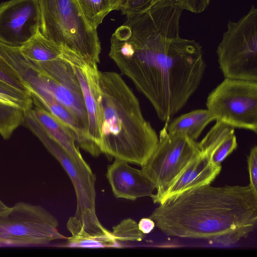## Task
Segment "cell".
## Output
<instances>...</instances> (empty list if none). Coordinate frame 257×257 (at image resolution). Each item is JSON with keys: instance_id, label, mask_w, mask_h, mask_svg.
<instances>
[{"instance_id": "5", "label": "cell", "mask_w": 257, "mask_h": 257, "mask_svg": "<svg viewBox=\"0 0 257 257\" xmlns=\"http://www.w3.org/2000/svg\"><path fill=\"white\" fill-rule=\"evenodd\" d=\"M216 53L225 78L257 81V9L254 5L238 21L228 22Z\"/></svg>"}, {"instance_id": "13", "label": "cell", "mask_w": 257, "mask_h": 257, "mask_svg": "<svg viewBox=\"0 0 257 257\" xmlns=\"http://www.w3.org/2000/svg\"><path fill=\"white\" fill-rule=\"evenodd\" d=\"M221 165L211 162L205 154L195 158L160 200L161 204L186 191L210 184L221 170Z\"/></svg>"}, {"instance_id": "22", "label": "cell", "mask_w": 257, "mask_h": 257, "mask_svg": "<svg viewBox=\"0 0 257 257\" xmlns=\"http://www.w3.org/2000/svg\"><path fill=\"white\" fill-rule=\"evenodd\" d=\"M111 232L117 244L130 241H141L145 236L139 228L138 223L131 218L123 219L113 226Z\"/></svg>"}, {"instance_id": "29", "label": "cell", "mask_w": 257, "mask_h": 257, "mask_svg": "<svg viewBox=\"0 0 257 257\" xmlns=\"http://www.w3.org/2000/svg\"><path fill=\"white\" fill-rule=\"evenodd\" d=\"M8 207L0 199V211H4L7 209Z\"/></svg>"}, {"instance_id": "20", "label": "cell", "mask_w": 257, "mask_h": 257, "mask_svg": "<svg viewBox=\"0 0 257 257\" xmlns=\"http://www.w3.org/2000/svg\"><path fill=\"white\" fill-rule=\"evenodd\" d=\"M25 111L18 106L0 101V135L9 139L15 130L25 122Z\"/></svg>"}, {"instance_id": "15", "label": "cell", "mask_w": 257, "mask_h": 257, "mask_svg": "<svg viewBox=\"0 0 257 257\" xmlns=\"http://www.w3.org/2000/svg\"><path fill=\"white\" fill-rule=\"evenodd\" d=\"M66 227L71 234L67 238L68 246L104 248L117 245L111 231L105 228L100 222L86 224L72 216L68 219Z\"/></svg>"}, {"instance_id": "10", "label": "cell", "mask_w": 257, "mask_h": 257, "mask_svg": "<svg viewBox=\"0 0 257 257\" xmlns=\"http://www.w3.org/2000/svg\"><path fill=\"white\" fill-rule=\"evenodd\" d=\"M62 49L61 56L72 67L80 85L87 113L88 135L99 149L102 105L97 64L64 47Z\"/></svg>"}, {"instance_id": "14", "label": "cell", "mask_w": 257, "mask_h": 257, "mask_svg": "<svg viewBox=\"0 0 257 257\" xmlns=\"http://www.w3.org/2000/svg\"><path fill=\"white\" fill-rule=\"evenodd\" d=\"M201 152L215 165L221 163L237 147L234 128L218 120L198 143Z\"/></svg>"}, {"instance_id": "3", "label": "cell", "mask_w": 257, "mask_h": 257, "mask_svg": "<svg viewBox=\"0 0 257 257\" xmlns=\"http://www.w3.org/2000/svg\"><path fill=\"white\" fill-rule=\"evenodd\" d=\"M101 94V153L142 166L158 142V135L143 115L139 101L121 76L99 73Z\"/></svg>"}, {"instance_id": "7", "label": "cell", "mask_w": 257, "mask_h": 257, "mask_svg": "<svg viewBox=\"0 0 257 257\" xmlns=\"http://www.w3.org/2000/svg\"><path fill=\"white\" fill-rule=\"evenodd\" d=\"M168 123L160 131L155 149L142 170L155 186L154 203L161 198L190 163L201 154L198 143L188 137L168 133Z\"/></svg>"}, {"instance_id": "18", "label": "cell", "mask_w": 257, "mask_h": 257, "mask_svg": "<svg viewBox=\"0 0 257 257\" xmlns=\"http://www.w3.org/2000/svg\"><path fill=\"white\" fill-rule=\"evenodd\" d=\"M19 49L25 57L38 62L56 59L62 53L61 47L46 39L40 31Z\"/></svg>"}, {"instance_id": "23", "label": "cell", "mask_w": 257, "mask_h": 257, "mask_svg": "<svg viewBox=\"0 0 257 257\" xmlns=\"http://www.w3.org/2000/svg\"><path fill=\"white\" fill-rule=\"evenodd\" d=\"M0 79L12 86L30 94L17 72L0 56Z\"/></svg>"}, {"instance_id": "25", "label": "cell", "mask_w": 257, "mask_h": 257, "mask_svg": "<svg viewBox=\"0 0 257 257\" xmlns=\"http://www.w3.org/2000/svg\"><path fill=\"white\" fill-rule=\"evenodd\" d=\"M153 0H124L120 10L126 16L144 11L150 8Z\"/></svg>"}, {"instance_id": "21", "label": "cell", "mask_w": 257, "mask_h": 257, "mask_svg": "<svg viewBox=\"0 0 257 257\" xmlns=\"http://www.w3.org/2000/svg\"><path fill=\"white\" fill-rule=\"evenodd\" d=\"M0 101L18 106L27 111L33 107L30 94L23 92L0 79Z\"/></svg>"}, {"instance_id": "26", "label": "cell", "mask_w": 257, "mask_h": 257, "mask_svg": "<svg viewBox=\"0 0 257 257\" xmlns=\"http://www.w3.org/2000/svg\"><path fill=\"white\" fill-rule=\"evenodd\" d=\"M162 0H153V4ZM180 5L183 10L198 14L203 12L208 6L210 0H172ZM152 4V5H153Z\"/></svg>"}, {"instance_id": "24", "label": "cell", "mask_w": 257, "mask_h": 257, "mask_svg": "<svg viewBox=\"0 0 257 257\" xmlns=\"http://www.w3.org/2000/svg\"><path fill=\"white\" fill-rule=\"evenodd\" d=\"M249 177V186L254 194L257 195V147L251 148L247 157Z\"/></svg>"}, {"instance_id": "1", "label": "cell", "mask_w": 257, "mask_h": 257, "mask_svg": "<svg viewBox=\"0 0 257 257\" xmlns=\"http://www.w3.org/2000/svg\"><path fill=\"white\" fill-rule=\"evenodd\" d=\"M183 10L174 1H158L126 16L110 38V58L165 123L196 91L206 67L200 44L179 36Z\"/></svg>"}, {"instance_id": "9", "label": "cell", "mask_w": 257, "mask_h": 257, "mask_svg": "<svg viewBox=\"0 0 257 257\" xmlns=\"http://www.w3.org/2000/svg\"><path fill=\"white\" fill-rule=\"evenodd\" d=\"M25 122L47 150L59 162L71 181L75 190L77 207L74 216L79 220L97 218L95 212L96 177L90 167L69 155L47 133L30 110L25 113Z\"/></svg>"}, {"instance_id": "28", "label": "cell", "mask_w": 257, "mask_h": 257, "mask_svg": "<svg viewBox=\"0 0 257 257\" xmlns=\"http://www.w3.org/2000/svg\"><path fill=\"white\" fill-rule=\"evenodd\" d=\"M115 8V10H120L124 0H111Z\"/></svg>"}, {"instance_id": "6", "label": "cell", "mask_w": 257, "mask_h": 257, "mask_svg": "<svg viewBox=\"0 0 257 257\" xmlns=\"http://www.w3.org/2000/svg\"><path fill=\"white\" fill-rule=\"evenodd\" d=\"M57 218L43 207L19 202L0 211V244L33 246L48 244L65 237Z\"/></svg>"}, {"instance_id": "12", "label": "cell", "mask_w": 257, "mask_h": 257, "mask_svg": "<svg viewBox=\"0 0 257 257\" xmlns=\"http://www.w3.org/2000/svg\"><path fill=\"white\" fill-rule=\"evenodd\" d=\"M126 161L114 159L108 166L106 178L116 198L132 201L153 197L155 186L142 169L131 167Z\"/></svg>"}, {"instance_id": "2", "label": "cell", "mask_w": 257, "mask_h": 257, "mask_svg": "<svg viewBox=\"0 0 257 257\" xmlns=\"http://www.w3.org/2000/svg\"><path fill=\"white\" fill-rule=\"evenodd\" d=\"M164 234L234 244L257 226V195L250 186L208 184L166 200L149 217Z\"/></svg>"}, {"instance_id": "17", "label": "cell", "mask_w": 257, "mask_h": 257, "mask_svg": "<svg viewBox=\"0 0 257 257\" xmlns=\"http://www.w3.org/2000/svg\"><path fill=\"white\" fill-rule=\"evenodd\" d=\"M215 116L207 109H199L183 114L167 123L168 133L185 135L196 141Z\"/></svg>"}, {"instance_id": "11", "label": "cell", "mask_w": 257, "mask_h": 257, "mask_svg": "<svg viewBox=\"0 0 257 257\" xmlns=\"http://www.w3.org/2000/svg\"><path fill=\"white\" fill-rule=\"evenodd\" d=\"M37 0H11L0 4V43L20 47L39 31Z\"/></svg>"}, {"instance_id": "19", "label": "cell", "mask_w": 257, "mask_h": 257, "mask_svg": "<svg viewBox=\"0 0 257 257\" xmlns=\"http://www.w3.org/2000/svg\"><path fill=\"white\" fill-rule=\"evenodd\" d=\"M82 14L93 29L97 30L104 18L115 10L111 0H77Z\"/></svg>"}, {"instance_id": "16", "label": "cell", "mask_w": 257, "mask_h": 257, "mask_svg": "<svg viewBox=\"0 0 257 257\" xmlns=\"http://www.w3.org/2000/svg\"><path fill=\"white\" fill-rule=\"evenodd\" d=\"M31 111L47 133L69 155L78 162L88 165L76 146L74 137L66 126L42 107L37 106Z\"/></svg>"}, {"instance_id": "8", "label": "cell", "mask_w": 257, "mask_h": 257, "mask_svg": "<svg viewBox=\"0 0 257 257\" xmlns=\"http://www.w3.org/2000/svg\"><path fill=\"white\" fill-rule=\"evenodd\" d=\"M206 104L216 120L257 133V81L224 78Z\"/></svg>"}, {"instance_id": "27", "label": "cell", "mask_w": 257, "mask_h": 257, "mask_svg": "<svg viewBox=\"0 0 257 257\" xmlns=\"http://www.w3.org/2000/svg\"><path fill=\"white\" fill-rule=\"evenodd\" d=\"M140 230L145 234L150 233L155 226L154 221L149 218H143L138 223Z\"/></svg>"}, {"instance_id": "4", "label": "cell", "mask_w": 257, "mask_h": 257, "mask_svg": "<svg viewBox=\"0 0 257 257\" xmlns=\"http://www.w3.org/2000/svg\"><path fill=\"white\" fill-rule=\"evenodd\" d=\"M37 1L42 35L98 64L101 46L97 30L88 25L77 0Z\"/></svg>"}]
</instances>
